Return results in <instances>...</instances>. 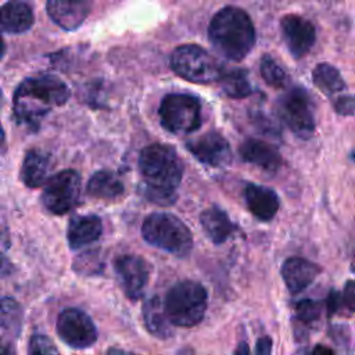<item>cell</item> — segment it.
Instances as JSON below:
<instances>
[{"instance_id":"obj_1","label":"cell","mask_w":355,"mask_h":355,"mask_svg":"<svg viewBox=\"0 0 355 355\" xmlns=\"http://www.w3.org/2000/svg\"><path fill=\"white\" fill-rule=\"evenodd\" d=\"M139 169L144 179L143 196L158 205H171L183 176V164L175 150L154 143L144 147L139 157Z\"/></svg>"},{"instance_id":"obj_2","label":"cell","mask_w":355,"mask_h":355,"mask_svg":"<svg viewBox=\"0 0 355 355\" xmlns=\"http://www.w3.org/2000/svg\"><path fill=\"white\" fill-rule=\"evenodd\" d=\"M69 98L68 86L54 75L25 79L14 94V115L18 123L37 128L42 118Z\"/></svg>"},{"instance_id":"obj_3","label":"cell","mask_w":355,"mask_h":355,"mask_svg":"<svg viewBox=\"0 0 355 355\" xmlns=\"http://www.w3.org/2000/svg\"><path fill=\"white\" fill-rule=\"evenodd\" d=\"M208 37L225 58L240 61L255 44V29L248 14L236 7H225L209 22Z\"/></svg>"},{"instance_id":"obj_4","label":"cell","mask_w":355,"mask_h":355,"mask_svg":"<svg viewBox=\"0 0 355 355\" xmlns=\"http://www.w3.org/2000/svg\"><path fill=\"white\" fill-rule=\"evenodd\" d=\"M162 305L172 326L193 327L204 319L208 294L201 283L182 280L166 291Z\"/></svg>"},{"instance_id":"obj_5","label":"cell","mask_w":355,"mask_h":355,"mask_svg":"<svg viewBox=\"0 0 355 355\" xmlns=\"http://www.w3.org/2000/svg\"><path fill=\"white\" fill-rule=\"evenodd\" d=\"M143 239L176 257H187L193 248V234L178 216L166 212L148 215L141 225Z\"/></svg>"},{"instance_id":"obj_6","label":"cell","mask_w":355,"mask_h":355,"mask_svg":"<svg viewBox=\"0 0 355 355\" xmlns=\"http://www.w3.org/2000/svg\"><path fill=\"white\" fill-rule=\"evenodd\" d=\"M172 69L193 83L216 82L223 75V67L207 50L197 44H183L171 55Z\"/></svg>"},{"instance_id":"obj_7","label":"cell","mask_w":355,"mask_h":355,"mask_svg":"<svg viewBox=\"0 0 355 355\" xmlns=\"http://www.w3.org/2000/svg\"><path fill=\"white\" fill-rule=\"evenodd\" d=\"M158 114L162 126L175 135H189L201 126V105L191 94L165 96Z\"/></svg>"},{"instance_id":"obj_8","label":"cell","mask_w":355,"mask_h":355,"mask_svg":"<svg viewBox=\"0 0 355 355\" xmlns=\"http://www.w3.org/2000/svg\"><path fill=\"white\" fill-rule=\"evenodd\" d=\"M80 198V175L73 169L58 172L47 179L42 202L47 211L62 215L75 208Z\"/></svg>"},{"instance_id":"obj_9","label":"cell","mask_w":355,"mask_h":355,"mask_svg":"<svg viewBox=\"0 0 355 355\" xmlns=\"http://www.w3.org/2000/svg\"><path fill=\"white\" fill-rule=\"evenodd\" d=\"M279 114L295 136L306 140L313 135V107L304 89L294 87L284 94L279 101Z\"/></svg>"},{"instance_id":"obj_10","label":"cell","mask_w":355,"mask_h":355,"mask_svg":"<svg viewBox=\"0 0 355 355\" xmlns=\"http://www.w3.org/2000/svg\"><path fill=\"white\" fill-rule=\"evenodd\" d=\"M60 338L73 348H89L97 341V329L92 318L78 308L64 309L57 319Z\"/></svg>"},{"instance_id":"obj_11","label":"cell","mask_w":355,"mask_h":355,"mask_svg":"<svg viewBox=\"0 0 355 355\" xmlns=\"http://www.w3.org/2000/svg\"><path fill=\"white\" fill-rule=\"evenodd\" d=\"M114 270L129 300L136 301L143 297L151 273V266L144 258L132 254L121 255L114 262Z\"/></svg>"},{"instance_id":"obj_12","label":"cell","mask_w":355,"mask_h":355,"mask_svg":"<svg viewBox=\"0 0 355 355\" xmlns=\"http://www.w3.org/2000/svg\"><path fill=\"white\" fill-rule=\"evenodd\" d=\"M186 147L200 162L215 168L226 166L232 161V151L227 140L216 132H207L187 141Z\"/></svg>"},{"instance_id":"obj_13","label":"cell","mask_w":355,"mask_h":355,"mask_svg":"<svg viewBox=\"0 0 355 355\" xmlns=\"http://www.w3.org/2000/svg\"><path fill=\"white\" fill-rule=\"evenodd\" d=\"M282 33L290 53L295 57H304L315 43L316 32L311 21L301 15L288 14L280 21Z\"/></svg>"},{"instance_id":"obj_14","label":"cell","mask_w":355,"mask_h":355,"mask_svg":"<svg viewBox=\"0 0 355 355\" xmlns=\"http://www.w3.org/2000/svg\"><path fill=\"white\" fill-rule=\"evenodd\" d=\"M92 0H47L50 18L62 29L79 28L89 15Z\"/></svg>"},{"instance_id":"obj_15","label":"cell","mask_w":355,"mask_h":355,"mask_svg":"<svg viewBox=\"0 0 355 355\" xmlns=\"http://www.w3.org/2000/svg\"><path fill=\"white\" fill-rule=\"evenodd\" d=\"M283 282L290 293L297 294L305 290L320 273V268L301 257L287 258L280 269Z\"/></svg>"},{"instance_id":"obj_16","label":"cell","mask_w":355,"mask_h":355,"mask_svg":"<svg viewBox=\"0 0 355 355\" xmlns=\"http://www.w3.org/2000/svg\"><path fill=\"white\" fill-rule=\"evenodd\" d=\"M244 200L250 212L263 222L273 219L280 207L277 194L259 184H247L244 189Z\"/></svg>"},{"instance_id":"obj_17","label":"cell","mask_w":355,"mask_h":355,"mask_svg":"<svg viewBox=\"0 0 355 355\" xmlns=\"http://www.w3.org/2000/svg\"><path fill=\"white\" fill-rule=\"evenodd\" d=\"M239 154L243 161L252 164L266 172H275L282 165V157L279 151L262 140L250 139L244 141L239 148Z\"/></svg>"},{"instance_id":"obj_18","label":"cell","mask_w":355,"mask_h":355,"mask_svg":"<svg viewBox=\"0 0 355 355\" xmlns=\"http://www.w3.org/2000/svg\"><path fill=\"white\" fill-rule=\"evenodd\" d=\"M33 21V11L24 0H8L0 7V31L6 33H22Z\"/></svg>"},{"instance_id":"obj_19","label":"cell","mask_w":355,"mask_h":355,"mask_svg":"<svg viewBox=\"0 0 355 355\" xmlns=\"http://www.w3.org/2000/svg\"><path fill=\"white\" fill-rule=\"evenodd\" d=\"M103 232L101 219L96 215H78L69 220L67 239L72 250L96 241Z\"/></svg>"},{"instance_id":"obj_20","label":"cell","mask_w":355,"mask_h":355,"mask_svg":"<svg viewBox=\"0 0 355 355\" xmlns=\"http://www.w3.org/2000/svg\"><path fill=\"white\" fill-rule=\"evenodd\" d=\"M200 222L205 234L215 244L225 243L236 230V226L227 214L218 207H209L202 211L200 215Z\"/></svg>"},{"instance_id":"obj_21","label":"cell","mask_w":355,"mask_h":355,"mask_svg":"<svg viewBox=\"0 0 355 355\" xmlns=\"http://www.w3.org/2000/svg\"><path fill=\"white\" fill-rule=\"evenodd\" d=\"M143 320L146 329L157 338H169L173 336V326L168 320L162 301L158 295H153L143 304Z\"/></svg>"},{"instance_id":"obj_22","label":"cell","mask_w":355,"mask_h":355,"mask_svg":"<svg viewBox=\"0 0 355 355\" xmlns=\"http://www.w3.org/2000/svg\"><path fill=\"white\" fill-rule=\"evenodd\" d=\"M49 171V155L39 150H31L24 158L21 166V179L28 187H39L47 182Z\"/></svg>"},{"instance_id":"obj_23","label":"cell","mask_w":355,"mask_h":355,"mask_svg":"<svg viewBox=\"0 0 355 355\" xmlns=\"http://www.w3.org/2000/svg\"><path fill=\"white\" fill-rule=\"evenodd\" d=\"M86 190L94 198L110 201L123 194V183L114 172L98 171L89 179Z\"/></svg>"},{"instance_id":"obj_24","label":"cell","mask_w":355,"mask_h":355,"mask_svg":"<svg viewBox=\"0 0 355 355\" xmlns=\"http://www.w3.org/2000/svg\"><path fill=\"white\" fill-rule=\"evenodd\" d=\"M22 323V308L11 297L0 300V334L15 338L21 330Z\"/></svg>"},{"instance_id":"obj_25","label":"cell","mask_w":355,"mask_h":355,"mask_svg":"<svg viewBox=\"0 0 355 355\" xmlns=\"http://www.w3.org/2000/svg\"><path fill=\"white\" fill-rule=\"evenodd\" d=\"M312 78L316 87L323 93H326L327 96L345 90V82L341 78L340 72L329 64H319L313 69Z\"/></svg>"},{"instance_id":"obj_26","label":"cell","mask_w":355,"mask_h":355,"mask_svg":"<svg viewBox=\"0 0 355 355\" xmlns=\"http://www.w3.org/2000/svg\"><path fill=\"white\" fill-rule=\"evenodd\" d=\"M222 90L233 98H243L251 94L252 89L250 80L247 78V72L243 69H233L229 72H223L219 79Z\"/></svg>"},{"instance_id":"obj_27","label":"cell","mask_w":355,"mask_h":355,"mask_svg":"<svg viewBox=\"0 0 355 355\" xmlns=\"http://www.w3.org/2000/svg\"><path fill=\"white\" fill-rule=\"evenodd\" d=\"M261 76L272 87H283L287 82L286 72L269 55H263L261 61Z\"/></svg>"},{"instance_id":"obj_28","label":"cell","mask_w":355,"mask_h":355,"mask_svg":"<svg viewBox=\"0 0 355 355\" xmlns=\"http://www.w3.org/2000/svg\"><path fill=\"white\" fill-rule=\"evenodd\" d=\"M103 268V262L97 255H94V252H85L73 261V270L86 276L98 275Z\"/></svg>"},{"instance_id":"obj_29","label":"cell","mask_w":355,"mask_h":355,"mask_svg":"<svg viewBox=\"0 0 355 355\" xmlns=\"http://www.w3.org/2000/svg\"><path fill=\"white\" fill-rule=\"evenodd\" d=\"M322 312V304L315 300H301L295 304V313L297 318L304 323H312L316 319H319Z\"/></svg>"},{"instance_id":"obj_30","label":"cell","mask_w":355,"mask_h":355,"mask_svg":"<svg viewBox=\"0 0 355 355\" xmlns=\"http://www.w3.org/2000/svg\"><path fill=\"white\" fill-rule=\"evenodd\" d=\"M29 355H60L53 341L43 334H33L29 340Z\"/></svg>"},{"instance_id":"obj_31","label":"cell","mask_w":355,"mask_h":355,"mask_svg":"<svg viewBox=\"0 0 355 355\" xmlns=\"http://www.w3.org/2000/svg\"><path fill=\"white\" fill-rule=\"evenodd\" d=\"M354 300H355V293H354V283L352 280L347 282V286L344 288V293L341 295V302L343 306L348 309V315L354 312Z\"/></svg>"},{"instance_id":"obj_32","label":"cell","mask_w":355,"mask_h":355,"mask_svg":"<svg viewBox=\"0 0 355 355\" xmlns=\"http://www.w3.org/2000/svg\"><path fill=\"white\" fill-rule=\"evenodd\" d=\"M336 111L343 115H352L354 112V100L351 96H343L334 103Z\"/></svg>"},{"instance_id":"obj_33","label":"cell","mask_w":355,"mask_h":355,"mask_svg":"<svg viewBox=\"0 0 355 355\" xmlns=\"http://www.w3.org/2000/svg\"><path fill=\"white\" fill-rule=\"evenodd\" d=\"M327 313L329 316H331L333 313H336L337 311H340V308L343 306V302H341V294L336 290H331L329 293V297H327Z\"/></svg>"},{"instance_id":"obj_34","label":"cell","mask_w":355,"mask_h":355,"mask_svg":"<svg viewBox=\"0 0 355 355\" xmlns=\"http://www.w3.org/2000/svg\"><path fill=\"white\" fill-rule=\"evenodd\" d=\"M255 355H272V338L269 336H262L257 340Z\"/></svg>"},{"instance_id":"obj_35","label":"cell","mask_w":355,"mask_h":355,"mask_svg":"<svg viewBox=\"0 0 355 355\" xmlns=\"http://www.w3.org/2000/svg\"><path fill=\"white\" fill-rule=\"evenodd\" d=\"M12 270V265L7 261V258L0 252V276L10 275Z\"/></svg>"},{"instance_id":"obj_36","label":"cell","mask_w":355,"mask_h":355,"mask_svg":"<svg viewBox=\"0 0 355 355\" xmlns=\"http://www.w3.org/2000/svg\"><path fill=\"white\" fill-rule=\"evenodd\" d=\"M311 355H334L333 349L326 347V345H322V344H318L313 349H312V354Z\"/></svg>"},{"instance_id":"obj_37","label":"cell","mask_w":355,"mask_h":355,"mask_svg":"<svg viewBox=\"0 0 355 355\" xmlns=\"http://www.w3.org/2000/svg\"><path fill=\"white\" fill-rule=\"evenodd\" d=\"M234 355H251L250 352V348H248V344L245 341H241L239 343L236 351H234Z\"/></svg>"},{"instance_id":"obj_38","label":"cell","mask_w":355,"mask_h":355,"mask_svg":"<svg viewBox=\"0 0 355 355\" xmlns=\"http://www.w3.org/2000/svg\"><path fill=\"white\" fill-rule=\"evenodd\" d=\"M0 355H15L14 352V348L11 344H6L0 348Z\"/></svg>"},{"instance_id":"obj_39","label":"cell","mask_w":355,"mask_h":355,"mask_svg":"<svg viewBox=\"0 0 355 355\" xmlns=\"http://www.w3.org/2000/svg\"><path fill=\"white\" fill-rule=\"evenodd\" d=\"M108 355H137V354H132V352H126V351H121V349H110Z\"/></svg>"},{"instance_id":"obj_40","label":"cell","mask_w":355,"mask_h":355,"mask_svg":"<svg viewBox=\"0 0 355 355\" xmlns=\"http://www.w3.org/2000/svg\"><path fill=\"white\" fill-rule=\"evenodd\" d=\"M6 147V136H4V132H3V128L0 125V153H3Z\"/></svg>"},{"instance_id":"obj_41","label":"cell","mask_w":355,"mask_h":355,"mask_svg":"<svg viewBox=\"0 0 355 355\" xmlns=\"http://www.w3.org/2000/svg\"><path fill=\"white\" fill-rule=\"evenodd\" d=\"M3 53H4V43H3V39H1V36H0V60H1V57H3Z\"/></svg>"}]
</instances>
